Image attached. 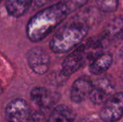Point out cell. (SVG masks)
<instances>
[{"instance_id":"6da1fadb","label":"cell","mask_w":123,"mask_h":122,"mask_svg":"<svg viewBox=\"0 0 123 122\" xmlns=\"http://www.w3.org/2000/svg\"><path fill=\"white\" fill-rule=\"evenodd\" d=\"M71 12V9L65 0L41 9L27 22L26 33L28 39L33 42L43 40Z\"/></svg>"},{"instance_id":"7a4b0ae2","label":"cell","mask_w":123,"mask_h":122,"mask_svg":"<svg viewBox=\"0 0 123 122\" xmlns=\"http://www.w3.org/2000/svg\"><path fill=\"white\" fill-rule=\"evenodd\" d=\"M89 27L81 19H74L61 27L53 36L50 49L55 53H65L78 46L85 38Z\"/></svg>"},{"instance_id":"3957f363","label":"cell","mask_w":123,"mask_h":122,"mask_svg":"<svg viewBox=\"0 0 123 122\" xmlns=\"http://www.w3.org/2000/svg\"><path fill=\"white\" fill-rule=\"evenodd\" d=\"M31 116V108L23 99H14L5 107L4 117L7 122H28Z\"/></svg>"},{"instance_id":"277c9868","label":"cell","mask_w":123,"mask_h":122,"mask_svg":"<svg viewBox=\"0 0 123 122\" xmlns=\"http://www.w3.org/2000/svg\"><path fill=\"white\" fill-rule=\"evenodd\" d=\"M123 116V92H118L105 101L100 111V118L104 122H116Z\"/></svg>"},{"instance_id":"5b68a950","label":"cell","mask_w":123,"mask_h":122,"mask_svg":"<svg viewBox=\"0 0 123 122\" xmlns=\"http://www.w3.org/2000/svg\"><path fill=\"white\" fill-rule=\"evenodd\" d=\"M26 59L29 67L37 75L46 73L49 69L50 58L48 52L41 47H35L28 50Z\"/></svg>"},{"instance_id":"8992f818","label":"cell","mask_w":123,"mask_h":122,"mask_svg":"<svg viewBox=\"0 0 123 122\" xmlns=\"http://www.w3.org/2000/svg\"><path fill=\"white\" fill-rule=\"evenodd\" d=\"M86 50V45H81L66 56L61 68V74L63 76L68 77L81 68L85 60Z\"/></svg>"},{"instance_id":"52a82bcc","label":"cell","mask_w":123,"mask_h":122,"mask_svg":"<svg viewBox=\"0 0 123 122\" xmlns=\"http://www.w3.org/2000/svg\"><path fill=\"white\" fill-rule=\"evenodd\" d=\"M32 101L42 109H50L60 99V94L49 91L45 87H35L30 92Z\"/></svg>"},{"instance_id":"ba28073f","label":"cell","mask_w":123,"mask_h":122,"mask_svg":"<svg viewBox=\"0 0 123 122\" xmlns=\"http://www.w3.org/2000/svg\"><path fill=\"white\" fill-rule=\"evenodd\" d=\"M94 87L93 82L87 76H81L76 79L71 88V100L74 104H80L89 97Z\"/></svg>"},{"instance_id":"9c48e42d","label":"cell","mask_w":123,"mask_h":122,"mask_svg":"<svg viewBox=\"0 0 123 122\" xmlns=\"http://www.w3.org/2000/svg\"><path fill=\"white\" fill-rule=\"evenodd\" d=\"M112 89V86L110 81L107 79H102L97 82L96 86H94L89 97L91 101L96 105L105 104L110 98Z\"/></svg>"},{"instance_id":"30bf717a","label":"cell","mask_w":123,"mask_h":122,"mask_svg":"<svg viewBox=\"0 0 123 122\" xmlns=\"http://www.w3.org/2000/svg\"><path fill=\"white\" fill-rule=\"evenodd\" d=\"M113 62L112 55L110 52H103L97 55L91 62L89 70L93 75H101L107 72Z\"/></svg>"},{"instance_id":"8fae6325","label":"cell","mask_w":123,"mask_h":122,"mask_svg":"<svg viewBox=\"0 0 123 122\" xmlns=\"http://www.w3.org/2000/svg\"><path fill=\"white\" fill-rule=\"evenodd\" d=\"M76 117L74 110L66 105L61 104L53 109L47 122H74Z\"/></svg>"},{"instance_id":"7c38bea8","label":"cell","mask_w":123,"mask_h":122,"mask_svg":"<svg viewBox=\"0 0 123 122\" xmlns=\"http://www.w3.org/2000/svg\"><path fill=\"white\" fill-rule=\"evenodd\" d=\"M33 0H6L5 6L8 14L19 18L26 13Z\"/></svg>"},{"instance_id":"4fadbf2b","label":"cell","mask_w":123,"mask_h":122,"mask_svg":"<svg viewBox=\"0 0 123 122\" xmlns=\"http://www.w3.org/2000/svg\"><path fill=\"white\" fill-rule=\"evenodd\" d=\"M123 33V18L116 17L111 20L105 29L102 37L107 40H113Z\"/></svg>"},{"instance_id":"5bb4252c","label":"cell","mask_w":123,"mask_h":122,"mask_svg":"<svg viewBox=\"0 0 123 122\" xmlns=\"http://www.w3.org/2000/svg\"><path fill=\"white\" fill-rule=\"evenodd\" d=\"M99 9L105 13H112L117 9L119 0H96Z\"/></svg>"},{"instance_id":"9a60e30c","label":"cell","mask_w":123,"mask_h":122,"mask_svg":"<svg viewBox=\"0 0 123 122\" xmlns=\"http://www.w3.org/2000/svg\"><path fill=\"white\" fill-rule=\"evenodd\" d=\"M65 1L68 3L73 12L77 10L78 9H79L80 7L83 6L84 5H85L88 1V0H65Z\"/></svg>"},{"instance_id":"2e32d148","label":"cell","mask_w":123,"mask_h":122,"mask_svg":"<svg viewBox=\"0 0 123 122\" xmlns=\"http://www.w3.org/2000/svg\"><path fill=\"white\" fill-rule=\"evenodd\" d=\"M29 121L30 122H47L44 114L40 111H35L31 114Z\"/></svg>"},{"instance_id":"e0dca14e","label":"cell","mask_w":123,"mask_h":122,"mask_svg":"<svg viewBox=\"0 0 123 122\" xmlns=\"http://www.w3.org/2000/svg\"><path fill=\"white\" fill-rule=\"evenodd\" d=\"M53 1H55V0H33V2H34L35 6L38 8V7L43 6L48 4L49 2H51Z\"/></svg>"},{"instance_id":"ac0fdd59","label":"cell","mask_w":123,"mask_h":122,"mask_svg":"<svg viewBox=\"0 0 123 122\" xmlns=\"http://www.w3.org/2000/svg\"><path fill=\"white\" fill-rule=\"evenodd\" d=\"M78 122H100L97 119L95 118H84L81 120H79Z\"/></svg>"},{"instance_id":"d6986e66","label":"cell","mask_w":123,"mask_h":122,"mask_svg":"<svg viewBox=\"0 0 123 122\" xmlns=\"http://www.w3.org/2000/svg\"><path fill=\"white\" fill-rule=\"evenodd\" d=\"M1 1H2V0H0V4H1Z\"/></svg>"}]
</instances>
